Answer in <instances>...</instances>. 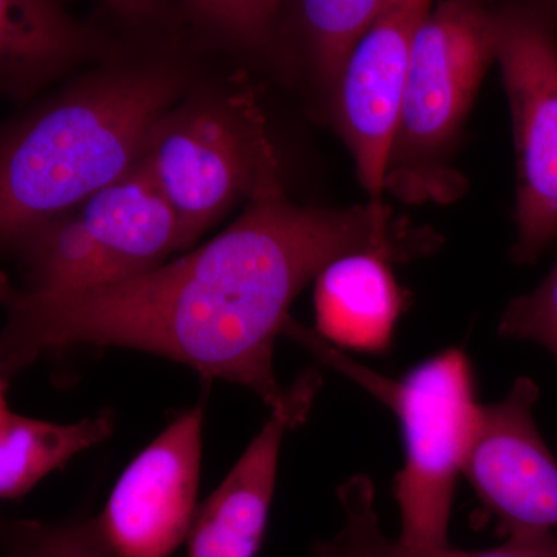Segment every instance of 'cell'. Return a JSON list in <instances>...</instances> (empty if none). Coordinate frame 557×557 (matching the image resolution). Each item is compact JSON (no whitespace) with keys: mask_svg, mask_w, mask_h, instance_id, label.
I'll return each mask as SVG.
<instances>
[{"mask_svg":"<svg viewBox=\"0 0 557 557\" xmlns=\"http://www.w3.org/2000/svg\"><path fill=\"white\" fill-rule=\"evenodd\" d=\"M496 62L493 3L432 5L418 27L386 190L406 203H450L467 189L454 166L469 112Z\"/></svg>","mask_w":557,"mask_h":557,"instance_id":"cell-4","label":"cell"},{"mask_svg":"<svg viewBox=\"0 0 557 557\" xmlns=\"http://www.w3.org/2000/svg\"><path fill=\"white\" fill-rule=\"evenodd\" d=\"M282 333L302 344L319 361L357 381L397 416L405 440V465L395 478L401 519L395 539L412 549L448 547L457 480L463 475L482 410L468 355L448 348L401 379L392 380L358 364L292 318Z\"/></svg>","mask_w":557,"mask_h":557,"instance_id":"cell-3","label":"cell"},{"mask_svg":"<svg viewBox=\"0 0 557 557\" xmlns=\"http://www.w3.org/2000/svg\"><path fill=\"white\" fill-rule=\"evenodd\" d=\"M97 33L49 0L0 2V84L11 100H30L44 86L100 53Z\"/></svg>","mask_w":557,"mask_h":557,"instance_id":"cell-13","label":"cell"},{"mask_svg":"<svg viewBox=\"0 0 557 557\" xmlns=\"http://www.w3.org/2000/svg\"><path fill=\"white\" fill-rule=\"evenodd\" d=\"M498 333L504 338L541 344L557 358V262L539 287L508 304Z\"/></svg>","mask_w":557,"mask_h":557,"instance_id":"cell-19","label":"cell"},{"mask_svg":"<svg viewBox=\"0 0 557 557\" xmlns=\"http://www.w3.org/2000/svg\"><path fill=\"white\" fill-rule=\"evenodd\" d=\"M493 20L518 171L511 258L530 265L557 239V2L493 3Z\"/></svg>","mask_w":557,"mask_h":557,"instance_id":"cell-7","label":"cell"},{"mask_svg":"<svg viewBox=\"0 0 557 557\" xmlns=\"http://www.w3.org/2000/svg\"><path fill=\"white\" fill-rule=\"evenodd\" d=\"M196 84L178 57H119L10 124L0 150L3 247L126 177Z\"/></svg>","mask_w":557,"mask_h":557,"instance_id":"cell-2","label":"cell"},{"mask_svg":"<svg viewBox=\"0 0 557 557\" xmlns=\"http://www.w3.org/2000/svg\"><path fill=\"white\" fill-rule=\"evenodd\" d=\"M392 265L375 251L348 252L329 263L314 278L318 335L335 347L386 351L406 306Z\"/></svg>","mask_w":557,"mask_h":557,"instance_id":"cell-12","label":"cell"},{"mask_svg":"<svg viewBox=\"0 0 557 557\" xmlns=\"http://www.w3.org/2000/svg\"><path fill=\"white\" fill-rule=\"evenodd\" d=\"M348 522L332 544L324 545L319 557H557L556 531H518L507 542L487 549H412L397 539L384 536L372 508V490L366 480L351 482L344 493Z\"/></svg>","mask_w":557,"mask_h":557,"instance_id":"cell-16","label":"cell"},{"mask_svg":"<svg viewBox=\"0 0 557 557\" xmlns=\"http://www.w3.org/2000/svg\"><path fill=\"white\" fill-rule=\"evenodd\" d=\"M7 391L0 386V496L5 500L25 496L70 458L112 435L109 413L72 424L49 423L14 412Z\"/></svg>","mask_w":557,"mask_h":557,"instance_id":"cell-14","label":"cell"},{"mask_svg":"<svg viewBox=\"0 0 557 557\" xmlns=\"http://www.w3.org/2000/svg\"><path fill=\"white\" fill-rule=\"evenodd\" d=\"M434 3L391 0L359 44L330 97L333 126L357 166L370 203H383L418 27Z\"/></svg>","mask_w":557,"mask_h":557,"instance_id":"cell-8","label":"cell"},{"mask_svg":"<svg viewBox=\"0 0 557 557\" xmlns=\"http://www.w3.org/2000/svg\"><path fill=\"white\" fill-rule=\"evenodd\" d=\"M183 248L174 211L138 164L10 249L24 273L22 289L64 295L137 277Z\"/></svg>","mask_w":557,"mask_h":557,"instance_id":"cell-6","label":"cell"},{"mask_svg":"<svg viewBox=\"0 0 557 557\" xmlns=\"http://www.w3.org/2000/svg\"><path fill=\"white\" fill-rule=\"evenodd\" d=\"M10 557H116L94 523L51 527L21 520L9 528Z\"/></svg>","mask_w":557,"mask_h":557,"instance_id":"cell-18","label":"cell"},{"mask_svg":"<svg viewBox=\"0 0 557 557\" xmlns=\"http://www.w3.org/2000/svg\"><path fill=\"white\" fill-rule=\"evenodd\" d=\"M440 244L434 230L397 218L384 203H295L274 175L214 239L137 277L44 295L2 276L0 386L9 387L44 350L95 344L182 362L203 379L249 388L271 410L281 408L289 388L278 386L274 343L304 287L348 252L409 262Z\"/></svg>","mask_w":557,"mask_h":557,"instance_id":"cell-1","label":"cell"},{"mask_svg":"<svg viewBox=\"0 0 557 557\" xmlns=\"http://www.w3.org/2000/svg\"><path fill=\"white\" fill-rule=\"evenodd\" d=\"M183 20L197 30L242 50L267 49L276 38L287 7L265 0H199L180 3Z\"/></svg>","mask_w":557,"mask_h":557,"instance_id":"cell-17","label":"cell"},{"mask_svg":"<svg viewBox=\"0 0 557 557\" xmlns=\"http://www.w3.org/2000/svg\"><path fill=\"white\" fill-rule=\"evenodd\" d=\"M319 386L321 376L309 370L289 387L288 401L271 410L270 420L194 519L188 557L256 556L269 522L282 440L306 421Z\"/></svg>","mask_w":557,"mask_h":557,"instance_id":"cell-11","label":"cell"},{"mask_svg":"<svg viewBox=\"0 0 557 557\" xmlns=\"http://www.w3.org/2000/svg\"><path fill=\"white\" fill-rule=\"evenodd\" d=\"M139 166L170 203L189 247L278 175L255 87L242 78L196 84L153 127Z\"/></svg>","mask_w":557,"mask_h":557,"instance_id":"cell-5","label":"cell"},{"mask_svg":"<svg viewBox=\"0 0 557 557\" xmlns=\"http://www.w3.org/2000/svg\"><path fill=\"white\" fill-rule=\"evenodd\" d=\"M388 3L391 0H304L289 7L304 61L329 100L348 61Z\"/></svg>","mask_w":557,"mask_h":557,"instance_id":"cell-15","label":"cell"},{"mask_svg":"<svg viewBox=\"0 0 557 557\" xmlns=\"http://www.w3.org/2000/svg\"><path fill=\"white\" fill-rule=\"evenodd\" d=\"M539 387L519 379L502 401L482 406L463 475L505 536L557 530V460L533 410Z\"/></svg>","mask_w":557,"mask_h":557,"instance_id":"cell-10","label":"cell"},{"mask_svg":"<svg viewBox=\"0 0 557 557\" xmlns=\"http://www.w3.org/2000/svg\"><path fill=\"white\" fill-rule=\"evenodd\" d=\"M203 408L183 413L121 474L94 528L116 557H170L196 519Z\"/></svg>","mask_w":557,"mask_h":557,"instance_id":"cell-9","label":"cell"}]
</instances>
